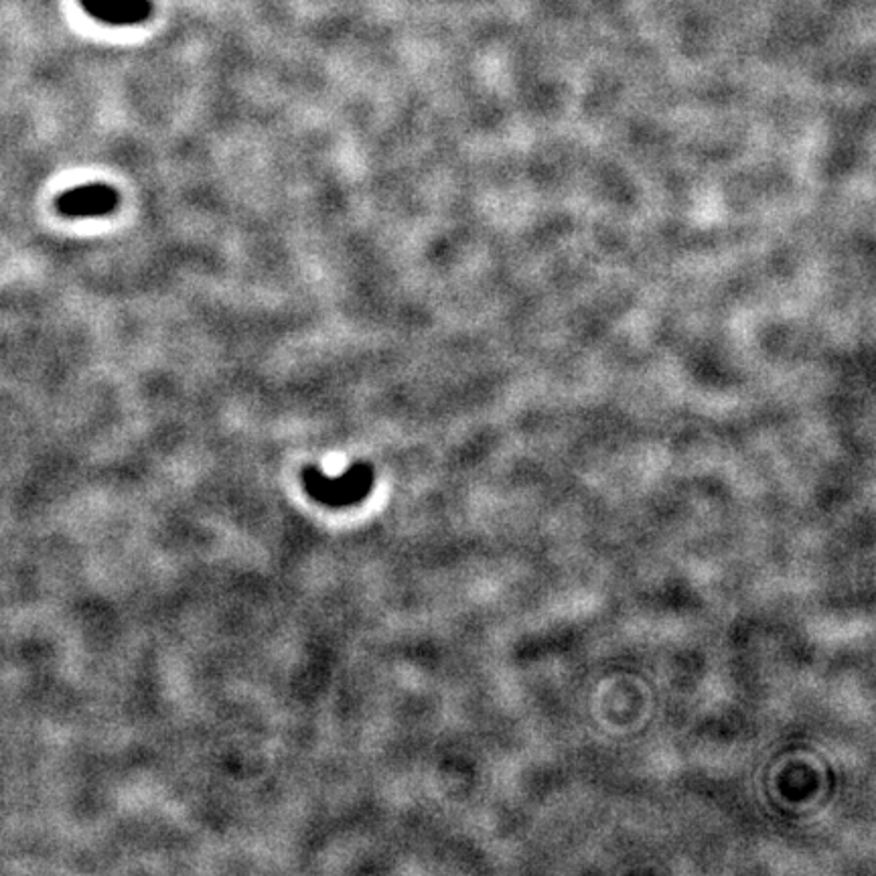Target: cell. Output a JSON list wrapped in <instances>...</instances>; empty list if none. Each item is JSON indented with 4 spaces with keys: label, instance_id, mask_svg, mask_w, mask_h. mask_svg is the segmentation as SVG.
Returning <instances> with one entry per match:
<instances>
[{
    "label": "cell",
    "instance_id": "obj_1",
    "mask_svg": "<svg viewBox=\"0 0 876 876\" xmlns=\"http://www.w3.org/2000/svg\"><path fill=\"white\" fill-rule=\"evenodd\" d=\"M302 481L309 495L316 502L327 505H353L361 502L374 485V469L365 463H358L347 469V473L331 479L315 467H307L302 471Z\"/></svg>",
    "mask_w": 876,
    "mask_h": 876
},
{
    "label": "cell",
    "instance_id": "obj_2",
    "mask_svg": "<svg viewBox=\"0 0 876 876\" xmlns=\"http://www.w3.org/2000/svg\"><path fill=\"white\" fill-rule=\"evenodd\" d=\"M118 205H120L118 191L104 183L70 189L61 193L56 202L59 214L65 217L110 216Z\"/></svg>",
    "mask_w": 876,
    "mask_h": 876
},
{
    "label": "cell",
    "instance_id": "obj_3",
    "mask_svg": "<svg viewBox=\"0 0 876 876\" xmlns=\"http://www.w3.org/2000/svg\"><path fill=\"white\" fill-rule=\"evenodd\" d=\"M82 4L89 15L110 25H134L153 11L151 0H82Z\"/></svg>",
    "mask_w": 876,
    "mask_h": 876
}]
</instances>
